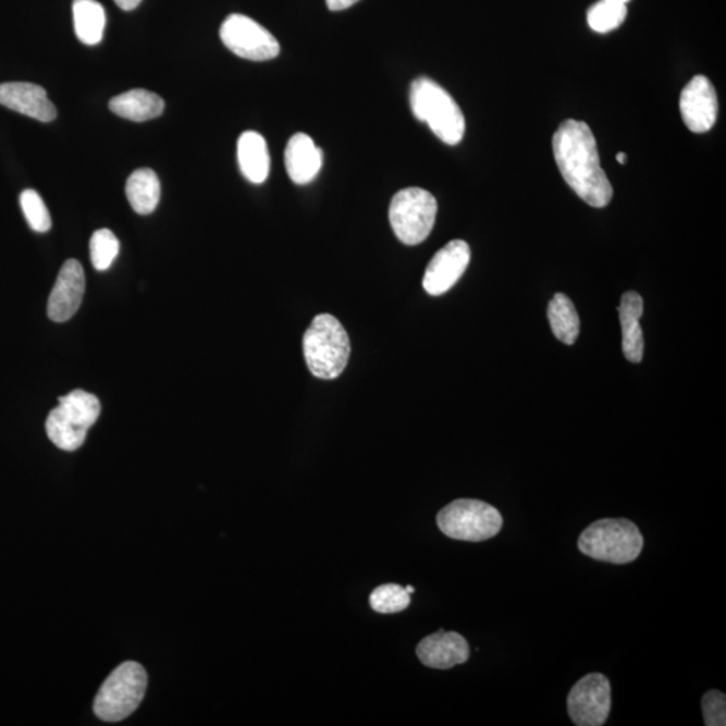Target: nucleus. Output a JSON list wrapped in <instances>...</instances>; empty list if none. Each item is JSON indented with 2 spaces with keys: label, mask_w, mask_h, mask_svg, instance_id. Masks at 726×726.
I'll list each match as a JSON object with an SVG mask.
<instances>
[{
  "label": "nucleus",
  "mask_w": 726,
  "mask_h": 726,
  "mask_svg": "<svg viewBox=\"0 0 726 726\" xmlns=\"http://www.w3.org/2000/svg\"><path fill=\"white\" fill-rule=\"evenodd\" d=\"M553 153L559 173L582 201L593 208H604L611 202L614 188L600 164L590 125L565 120L553 136Z\"/></svg>",
  "instance_id": "nucleus-1"
},
{
  "label": "nucleus",
  "mask_w": 726,
  "mask_h": 726,
  "mask_svg": "<svg viewBox=\"0 0 726 726\" xmlns=\"http://www.w3.org/2000/svg\"><path fill=\"white\" fill-rule=\"evenodd\" d=\"M410 108L416 119L428 124L445 145L456 146L466 133V119L460 107L438 83L419 77L410 85Z\"/></svg>",
  "instance_id": "nucleus-2"
},
{
  "label": "nucleus",
  "mask_w": 726,
  "mask_h": 726,
  "mask_svg": "<svg viewBox=\"0 0 726 726\" xmlns=\"http://www.w3.org/2000/svg\"><path fill=\"white\" fill-rule=\"evenodd\" d=\"M350 340L340 320L330 313L313 318L303 339L308 370L320 380H334L346 369Z\"/></svg>",
  "instance_id": "nucleus-3"
},
{
  "label": "nucleus",
  "mask_w": 726,
  "mask_h": 726,
  "mask_svg": "<svg viewBox=\"0 0 726 726\" xmlns=\"http://www.w3.org/2000/svg\"><path fill=\"white\" fill-rule=\"evenodd\" d=\"M643 545V536L638 526L625 518L600 519L588 526L579 539L582 554L611 564L636 562Z\"/></svg>",
  "instance_id": "nucleus-4"
},
{
  "label": "nucleus",
  "mask_w": 726,
  "mask_h": 726,
  "mask_svg": "<svg viewBox=\"0 0 726 726\" xmlns=\"http://www.w3.org/2000/svg\"><path fill=\"white\" fill-rule=\"evenodd\" d=\"M59 403L46 420V433L56 447L72 453L82 447L99 419L101 404L95 394L79 389L59 398Z\"/></svg>",
  "instance_id": "nucleus-5"
},
{
  "label": "nucleus",
  "mask_w": 726,
  "mask_h": 726,
  "mask_svg": "<svg viewBox=\"0 0 726 726\" xmlns=\"http://www.w3.org/2000/svg\"><path fill=\"white\" fill-rule=\"evenodd\" d=\"M147 682V673L139 663H122L114 668L96 696V716L107 723L123 722L145 699Z\"/></svg>",
  "instance_id": "nucleus-6"
},
{
  "label": "nucleus",
  "mask_w": 726,
  "mask_h": 726,
  "mask_svg": "<svg viewBox=\"0 0 726 726\" xmlns=\"http://www.w3.org/2000/svg\"><path fill=\"white\" fill-rule=\"evenodd\" d=\"M438 201L430 192L408 187L393 197L389 220L399 242L419 245L430 236L436 221Z\"/></svg>",
  "instance_id": "nucleus-7"
},
{
  "label": "nucleus",
  "mask_w": 726,
  "mask_h": 726,
  "mask_svg": "<svg viewBox=\"0 0 726 726\" xmlns=\"http://www.w3.org/2000/svg\"><path fill=\"white\" fill-rule=\"evenodd\" d=\"M442 533L453 540L480 542L493 539L503 525L501 513L489 503L477 500H457L438 514Z\"/></svg>",
  "instance_id": "nucleus-8"
},
{
  "label": "nucleus",
  "mask_w": 726,
  "mask_h": 726,
  "mask_svg": "<svg viewBox=\"0 0 726 726\" xmlns=\"http://www.w3.org/2000/svg\"><path fill=\"white\" fill-rule=\"evenodd\" d=\"M220 37L232 53L245 60L268 61L280 54L278 39L247 15H229L222 23Z\"/></svg>",
  "instance_id": "nucleus-9"
},
{
  "label": "nucleus",
  "mask_w": 726,
  "mask_h": 726,
  "mask_svg": "<svg viewBox=\"0 0 726 726\" xmlns=\"http://www.w3.org/2000/svg\"><path fill=\"white\" fill-rule=\"evenodd\" d=\"M611 684L603 674L592 673L582 677L568 696V713L579 726H600L611 713Z\"/></svg>",
  "instance_id": "nucleus-10"
},
{
  "label": "nucleus",
  "mask_w": 726,
  "mask_h": 726,
  "mask_svg": "<svg viewBox=\"0 0 726 726\" xmlns=\"http://www.w3.org/2000/svg\"><path fill=\"white\" fill-rule=\"evenodd\" d=\"M471 260V250L463 239L445 245L428 264L422 287L432 296L448 293L459 282Z\"/></svg>",
  "instance_id": "nucleus-11"
},
{
  "label": "nucleus",
  "mask_w": 726,
  "mask_h": 726,
  "mask_svg": "<svg viewBox=\"0 0 726 726\" xmlns=\"http://www.w3.org/2000/svg\"><path fill=\"white\" fill-rule=\"evenodd\" d=\"M684 123L691 133L705 134L716 124L718 100L711 79L696 76L682 90L679 99Z\"/></svg>",
  "instance_id": "nucleus-12"
},
{
  "label": "nucleus",
  "mask_w": 726,
  "mask_h": 726,
  "mask_svg": "<svg viewBox=\"0 0 726 726\" xmlns=\"http://www.w3.org/2000/svg\"><path fill=\"white\" fill-rule=\"evenodd\" d=\"M84 293V268L77 260H67L62 266L49 296L48 317L56 323L71 320L82 306Z\"/></svg>",
  "instance_id": "nucleus-13"
},
{
  "label": "nucleus",
  "mask_w": 726,
  "mask_h": 726,
  "mask_svg": "<svg viewBox=\"0 0 726 726\" xmlns=\"http://www.w3.org/2000/svg\"><path fill=\"white\" fill-rule=\"evenodd\" d=\"M416 653L422 665L447 670L470 659V645L460 633L440 630L422 639Z\"/></svg>",
  "instance_id": "nucleus-14"
},
{
  "label": "nucleus",
  "mask_w": 726,
  "mask_h": 726,
  "mask_svg": "<svg viewBox=\"0 0 726 726\" xmlns=\"http://www.w3.org/2000/svg\"><path fill=\"white\" fill-rule=\"evenodd\" d=\"M0 104L25 116L50 123L57 118L53 102L46 90L30 83L0 84Z\"/></svg>",
  "instance_id": "nucleus-15"
},
{
  "label": "nucleus",
  "mask_w": 726,
  "mask_h": 726,
  "mask_svg": "<svg viewBox=\"0 0 726 726\" xmlns=\"http://www.w3.org/2000/svg\"><path fill=\"white\" fill-rule=\"evenodd\" d=\"M285 169L296 185H307L317 179L323 164V152L306 134H295L285 148Z\"/></svg>",
  "instance_id": "nucleus-16"
},
{
  "label": "nucleus",
  "mask_w": 726,
  "mask_h": 726,
  "mask_svg": "<svg viewBox=\"0 0 726 726\" xmlns=\"http://www.w3.org/2000/svg\"><path fill=\"white\" fill-rule=\"evenodd\" d=\"M643 299L636 291L622 296L619 317L623 334V353L628 361L639 364L644 353V336L640 318L643 316Z\"/></svg>",
  "instance_id": "nucleus-17"
},
{
  "label": "nucleus",
  "mask_w": 726,
  "mask_h": 726,
  "mask_svg": "<svg viewBox=\"0 0 726 726\" xmlns=\"http://www.w3.org/2000/svg\"><path fill=\"white\" fill-rule=\"evenodd\" d=\"M237 158L245 179L256 185L267 181L270 175L271 158L264 137L255 131H247L239 136Z\"/></svg>",
  "instance_id": "nucleus-18"
},
{
  "label": "nucleus",
  "mask_w": 726,
  "mask_h": 726,
  "mask_svg": "<svg viewBox=\"0 0 726 726\" xmlns=\"http://www.w3.org/2000/svg\"><path fill=\"white\" fill-rule=\"evenodd\" d=\"M110 110L120 118L141 123L159 118L164 111V101L150 90L133 89L113 97Z\"/></svg>",
  "instance_id": "nucleus-19"
},
{
  "label": "nucleus",
  "mask_w": 726,
  "mask_h": 726,
  "mask_svg": "<svg viewBox=\"0 0 726 726\" xmlns=\"http://www.w3.org/2000/svg\"><path fill=\"white\" fill-rule=\"evenodd\" d=\"M74 32L85 45L95 46L101 42L106 28V11L97 0H74Z\"/></svg>",
  "instance_id": "nucleus-20"
},
{
  "label": "nucleus",
  "mask_w": 726,
  "mask_h": 726,
  "mask_svg": "<svg viewBox=\"0 0 726 726\" xmlns=\"http://www.w3.org/2000/svg\"><path fill=\"white\" fill-rule=\"evenodd\" d=\"M125 194L137 214H151L158 208L160 182L150 169H139L130 175Z\"/></svg>",
  "instance_id": "nucleus-21"
},
{
  "label": "nucleus",
  "mask_w": 726,
  "mask_h": 726,
  "mask_svg": "<svg viewBox=\"0 0 726 726\" xmlns=\"http://www.w3.org/2000/svg\"><path fill=\"white\" fill-rule=\"evenodd\" d=\"M549 323L554 336L565 345H574L580 334V318L567 295H554L547 307Z\"/></svg>",
  "instance_id": "nucleus-22"
},
{
  "label": "nucleus",
  "mask_w": 726,
  "mask_h": 726,
  "mask_svg": "<svg viewBox=\"0 0 726 726\" xmlns=\"http://www.w3.org/2000/svg\"><path fill=\"white\" fill-rule=\"evenodd\" d=\"M627 19V5L617 0H599L588 10V25L593 32L605 34L616 30Z\"/></svg>",
  "instance_id": "nucleus-23"
},
{
  "label": "nucleus",
  "mask_w": 726,
  "mask_h": 726,
  "mask_svg": "<svg viewBox=\"0 0 726 726\" xmlns=\"http://www.w3.org/2000/svg\"><path fill=\"white\" fill-rule=\"evenodd\" d=\"M120 243L116 236L108 229H100L90 238V261L97 271L110 270L116 260Z\"/></svg>",
  "instance_id": "nucleus-24"
},
{
  "label": "nucleus",
  "mask_w": 726,
  "mask_h": 726,
  "mask_svg": "<svg viewBox=\"0 0 726 726\" xmlns=\"http://www.w3.org/2000/svg\"><path fill=\"white\" fill-rule=\"evenodd\" d=\"M409 604V593L398 585L381 586L370 594V607L379 614L402 613Z\"/></svg>",
  "instance_id": "nucleus-25"
},
{
  "label": "nucleus",
  "mask_w": 726,
  "mask_h": 726,
  "mask_svg": "<svg viewBox=\"0 0 726 726\" xmlns=\"http://www.w3.org/2000/svg\"><path fill=\"white\" fill-rule=\"evenodd\" d=\"M21 208L27 224L30 225L34 232L46 233L50 231L51 219L48 208H46L41 196L37 192L25 190L20 198Z\"/></svg>",
  "instance_id": "nucleus-26"
},
{
  "label": "nucleus",
  "mask_w": 726,
  "mask_h": 726,
  "mask_svg": "<svg viewBox=\"0 0 726 726\" xmlns=\"http://www.w3.org/2000/svg\"><path fill=\"white\" fill-rule=\"evenodd\" d=\"M702 712H704L705 725H726V697L722 691L711 690L702 699Z\"/></svg>",
  "instance_id": "nucleus-27"
},
{
  "label": "nucleus",
  "mask_w": 726,
  "mask_h": 726,
  "mask_svg": "<svg viewBox=\"0 0 726 726\" xmlns=\"http://www.w3.org/2000/svg\"><path fill=\"white\" fill-rule=\"evenodd\" d=\"M359 2V0H325L331 11H342Z\"/></svg>",
  "instance_id": "nucleus-28"
},
{
  "label": "nucleus",
  "mask_w": 726,
  "mask_h": 726,
  "mask_svg": "<svg viewBox=\"0 0 726 726\" xmlns=\"http://www.w3.org/2000/svg\"><path fill=\"white\" fill-rule=\"evenodd\" d=\"M140 2L141 0H114V3L124 11L135 10Z\"/></svg>",
  "instance_id": "nucleus-29"
},
{
  "label": "nucleus",
  "mask_w": 726,
  "mask_h": 726,
  "mask_svg": "<svg viewBox=\"0 0 726 726\" xmlns=\"http://www.w3.org/2000/svg\"><path fill=\"white\" fill-rule=\"evenodd\" d=\"M616 160H617V162H619L620 164H626V163H627V156H626V153H625V152H619V153H617V156H616Z\"/></svg>",
  "instance_id": "nucleus-30"
},
{
  "label": "nucleus",
  "mask_w": 726,
  "mask_h": 726,
  "mask_svg": "<svg viewBox=\"0 0 726 726\" xmlns=\"http://www.w3.org/2000/svg\"><path fill=\"white\" fill-rule=\"evenodd\" d=\"M405 590H407L409 594L415 592V588L411 586H408L407 588H405Z\"/></svg>",
  "instance_id": "nucleus-31"
},
{
  "label": "nucleus",
  "mask_w": 726,
  "mask_h": 726,
  "mask_svg": "<svg viewBox=\"0 0 726 726\" xmlns=\"http://www.w3.org/2000/svg\"><path fill=\"white\" fill-rule=\"evenodd\" d=\"M617 2L627 4L628 2H630V0H617Z\"/></svg>",
  "instance_id": "nucleus-32"
}]
</instances>
